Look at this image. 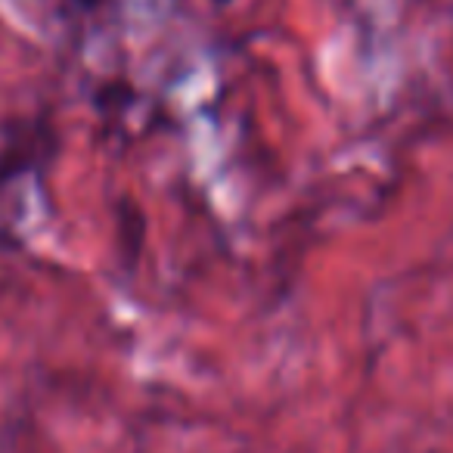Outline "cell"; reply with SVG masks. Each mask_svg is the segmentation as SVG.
<instances>
[{
	"mask_svg": "<svg viewBox=\"0 0 453 453\" xmlns=\"http://www.w3.org/2000/svg\"><path fill=\"white\" fill-rule=\"evenodd\" d=\"M220 4H226V0H220Z\"/></svg>",
	"mask_w": 453,
	"mask_h": 453,
	"instance_id": "7a4b0ae2",
	"label": "cell"
},
{
	"mask_svg": "<svg viewBox=\"0 0 453 453\" xmlns=\"http://www.w3.org/2000/svg\"><path fill=\"white\" fill-rule=\"evenodd\" d=\"M78 7H84V10H96V7H103L106 0H75Z\"/></svg>",
	"mask_w": 453,
	"mask_h": 453,
	"instance_id": "6da1fadb",
	"label": "cell"
}]
</instances>
